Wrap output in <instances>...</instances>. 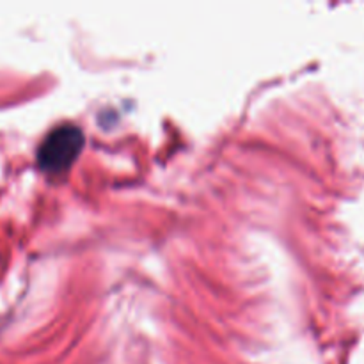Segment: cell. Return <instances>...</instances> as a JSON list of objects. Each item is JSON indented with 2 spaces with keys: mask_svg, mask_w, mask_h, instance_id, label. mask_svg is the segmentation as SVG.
<instances>
[{
  "mask_svg": "<svg viewBox=\"0 0 364 364\" xmlns=\"http://www.w3.org/2000/svg\"><path fill=\"white\" fill-rule=\"evenodd\" d=\"M82 144L84 135L77 127L55 128L39 148V166L46 173H63L77 160Z\"/></svg>",
  "mask_w": 364,
  "mask_h": 364,
  "instance_id": "6da1fadb",
  "label": "cell"
}]
</instances>
